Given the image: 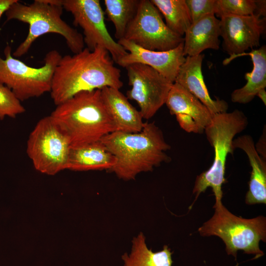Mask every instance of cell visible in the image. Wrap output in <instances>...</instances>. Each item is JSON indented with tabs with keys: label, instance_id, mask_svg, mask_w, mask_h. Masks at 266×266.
<instances>
[{
	"label": "cell",
	"instance_id": "18",
	"mask_svg": "<svg viewBox=\"0 0 266 266\" xmlns=\"http://www.w3.org/2000/svg\"><path fill=\"white\" fill-rule=\"evenodd\" d=\"M221 36L220 20L215 15H207L192 23L185 33L184 54L195 56L208 49L218 50Z\"/></svg>",
	"mask_w": 266,
	"mask_h": 266
},
{
	"label": "cell",
	"instance_id": "3",
	"mask_svg": "<svg viewBox=\"0 0 266 266\" xmlns=\"http://www.w3.org/2000/svg\"><path fill=\"white\" fill-rule=\"evenodd\" d=\"M71 147L100 141L116 131L100 90L80 92L57 105L50 115Z\"/></svg>",
	"mask_w": 266,
	"mask_h": 266
},
{
	"label": "cell",
	"instance_id": "22",
	"mask_svg": "<svg viewBox=\"0 0 266 266\" xmlns=\"http://www.w3.org/2000/svg\"><path fill=\"white\" fill-rule=\"evenodd\" d=\"M166 20L167 27L182 36L192 23L185 0H150Z\"/></svg>",
	"mask_w": 266,
	"mask_h": 266
},
{
	"label": "cell",
	"instance_id": "20",
	"mask_svg": "<svg viewBox=\"0 0 266 266\" xmlns=\"http://www.w3.org/2000/svg\"><path fill=\"white\" fill-rule=\"evenodd\" d=\"M249 55L253 67L251 72L245 74L247 82L242 87L234 90L231 94V100L235 103L245 104L252 101L258 93L266 87V46L252 49L235 58Z\"/></svg>",
	"mask_w": 266,
	"mask_h": 266
},
{
	"label": "cell",
	"instance_id": "13",
	"mask_svg": "<svg viewBox=\"0 0 266 266\" xmlns=\"http://www.w3.org/2000/svg\"><path fill=\"white\" fill-rule=\"evenodd\" d=\"M128 53L115 63L126 67L133 64H141L154 69L172 83H174L180 67L184 63V42L170 50L156 51L142 48L125 38L118 40Z\"/></svg>",
	"mask_w": 266,
	"mask_h": 266
},
{
	"label": "cell",
	"instance_id": "12",
	"mask_svg": "<svg viewBox=\"0 0 266 266\" xmlns=\"http://www.w3.org/2000/svg\"><path fill=\"white\" fill-rule=\"evenodd\" d=\"M265 18L254 14L248 16L229 15L220 20L222 47L230 57L223 61L226 65L249 49L260 46L266 30Z\"/></svg>",
	"mask_w": 266,
	"mask_h": 266
},
{
	"label": "cell",
	"instance_id": "2",
	"mask_svg": "<svg viewBox=\"0 0 266 266\" xmlns=\"http://www.w3.org/2000/svg\"><path fill=\"white\" fill-rule=\"evenodd\" d=\"M100 141L116 158L110 170L125 180L134 179L138 174L170 161L166 152L170 146L154 122H145L137 133L115 131Z\"/></svg>",
	"mask_w": 266,
	"mask_h": 266
},
{
	"label": "cell",
	"instance_id": "23",
	"mask_svg": "<svg viewBox=\"0 0 266 266\" xmlns=\"http://www.w3.org/2000/svg\"><path fill=\"white\" fill-rule=\"evenodd\" d=\"M140 0H104L105 14L114 25L115 36L123 38L127 27L135 16Z\"/></svg>",
	"mask_w": 266,
	"mask_h": 266
},
{
	"label": "cell",
	"instance_id": "27",
	"mask_svg": "<svg viewBox=\"0 0 266 266\" xmlns=\"http://www.w3.org/2000/svg\"><path fill=\"white\" fill-rule=\"evenodd\" d=\"M256 8L254 14L265 18L266 13V1L256 0Z\"/></svg>",
	"mask_w": 266,
	"mask_h": 266
},
{
	"label": "cell",
	"instance_id": "1",
	"mask_svg": "<svg viewBox=\"0 0 266 266\" xmlns=\"http://www.w3.org/2000/svg\"><path fill=\"white\" fill-rule=\"evenodd\" d=\"M109 53L102 47L93 51L84 48L73 55L62 57L54 72L51 97L58 105L84 91L123 86L121 70Z\"/></svg>",
	"mask_w": 266,
	"mask_h": 266
},
{
	"label": "cell",
	"instance_id": "5",
	"mask_svg": "<svg viewBox=\"0 0 266 266\" xmlns=\"http://www.w3.org/2000/svg\"><path fill=\"white\" fill-rule=\"evenodd\" d=\"M248 120L244 113L238 109L231 112L214 114L204 133L214 150V159L211 166L198 175L196 178L193 194L196 201L199 196L210 187L215 196V202L222 201V185L225 177L227 158L234 151V136L245 129Z\"/></svg>",
	"mask_w": 266,
	"mask_h": 266
},
{
	"label": "cell",
	"instance_id": "10",
	"mask_svg": "<svg viewBox=\"0 0 266 266\" xmlns=\"http://www.w3.org/2000/svg\"><path fill=\"white\" fill-rule=\"evenodd\" d=\"M62 6L73 16V24L83 30L87 48L93 51L97 47H102L114 62L128 53L108 32L99 0H62Z\"/></svg>",
	"mask_w": 266,
	"mask_h": 266
},
{
	"label": "cell",
	"instance_id": "14",
	"mask_svg": "<svg viewBox=\"0 0 266 266\" xmlns=\"http://www.w3.org/2000/svg\"><path fill=\"white\" fill-rule=\"evenodd\" d=\"M170 113L176 116L180 127L189 133L201 134L210 123L213 114L199 99L174 82L166 103Z\"/></svg>",
	"mask_w": 266,
	"mask_h": 266
},
{
	"label": "cell",
	"instance_id": "11",
	"mask_svg": "<svg viewBox=\"0 0 266 266\" xmlns=\"http://www.w3.org/2000/svg\"><path fill=\"white\" fill-rule=\"evenodd\" d=\"M125 68L131 86L127 98L136 102L143 119H149L165 104L174 83L145 65L133 64Z\"/></svg>",
	"mask_w": 266,
	"mask_h": 266
},
{
	"label": "cell",
	"instance_id": "19",
	"mask_svg": "<svg viewBox=\"0 0 266 266\" xmlns=\"http://www.w3.org/2000/svg\"><path fill=\"white\" fill-rule=\"evenodd\" d=\"M115 157L100 141L71 147L66 169L73 171L111 169Z\"/></svg>",
	"mask_w": 266,
	"mask_h": 266
},
{
	"label": "cell",
	"instance_id": "17",
	"mask_svg": "<svg viewBox=\"0 0 266 266\" xmlns=\"http://www.w3.org/2000/svg\"><path fill=\"white\" fill-rule=\"evenodd\" d=\"M103 101L111 116L116 131L140 132L144 125L139 111L136 109L119 89L104 87L100 90Z\"/></svg>",
	"mask_w": 266,
	"mask_h": 266
},
{
	"label": "cell",
	"instance_id": "4",
	"mask_svg": "<svg viewBox=\"0 0 266 266\" xmlns=\"http://www.w3.org/2000/svg\"><path fill=\"white\" fill-rule=\"evenodd\" d=\"M62 0H35L30 4L18 0L5 12L6 21L17 20L29 25L28 35L13 53L14 57H20L28 52L35 40L49 33L59 34L66 40L74 54L85 47L83 36L62 18Z\"/></svg>",
	"mask_w": 266,
	"mask_h": 266
},
{
	"label": "cell",
	"instance_id": "24",
	"mask_svg": "<svg viewBox=\"0 0 266 266\" xmlns=\"http://www.w3.org/2000/svg\"><path fill=\"white\" fill-rule=\"evenodd\" d=\"M256 0H217L215 15L222 18L226 16H248L254 14Z\"/></svg>",
	"mask_w": 266,
	"mask_h": 266
},
{
	"label": "cell",
	"instance_id": "9",
	"mask_svg": "<svg viewBox=\"0 0 266 266\" xmlns=\"http://www.w3.org/2000/svg\"><path fill=\"white\" fill-rule=\"evenodd\" d=\"M123 38L151 51H165L177 47L184 38L172 32L150 0H140L136 13Z\"/></svg>",
	"mask_w": 266,
	"mask_h": 266
},
{
	"label": "cell",
	"instance_id": "8",
	"mask_svg": "<svg viewBox=\"0 0 266 266\" xmlns=\"http://www.w3.org/2000/svg\"><path fill=\"white\" fill-rule=\"evenodd\" d=\"M70 148L68 138L49 115L39 120L30 134L27 153L36 170L54 175L66 169Z\"/></svg>",
	"mask_w": 266,
	"mask_h": 266
},
{
	"label": "cell",
	"instance_id": "15",
	"mask_svg": "<svg viewBox=\"0 0 266 266\" xmlns=\"http://www.w3.org/2000/svg\"><path fill=\"white\" fill-rule=\"evenodd\" d=\"M204 56L202 54L186 56L174 82L199 99L212 114L226 112L229 107L228 103L223 100L212 99L204 82L201 67Z\"/></svg>",
	"mask_w": 266,
	"mask_h": 266
},
{
	"label": "cell",
	"instance_id": "25",
	"mask_svg": "<svg viewBox=\"0 0 266 266\" xmlns=\"http://www.w3.org/2000/svg\"><path fill=\"white\" fill-rule=\"evenodd\" d=\"M25 110L12 91L0 82V120L5 117L15 118Z\"/></svg>",
	"mask_w": 266,
	"mask_h": 266
},
{
	"label": "cell",
	"instance_id": "21",
	"mask_svg": "<svg viewBox=\"0 0 266 266\" xmlns=\"http://www.w3.org/2000/svg\"><path fill=\"white\" fill-rule=\"evenodd\" d=\"M132 242L131 254L125 253L122 256L124 266H172V253L167 245H164L161 251L153 252L147 247L142 232Z\"/></svg>",
	"mask_w": 266,
	"mask_h": 266
},
{
	"label": "cell",
	"instance_id": "28",
	"mask_svg": "<svg viewBox=\"0 0 266 266\" xmlns=\"http://www.w3.org/2000/svg\"><path fill=\"white\" fill-rule=\"evenodd\" d=\"M17 0H0V18L8 7Z\"/></svg>",
	"mask_w": 266,
	"mask_h": 266
},
{
	"label": "cell",
	"instance_id": "29",
	"mask_svg": "<svg viewBox=\"0 0 266 266\" xmlns=\"http://www.w3.org/2000/svg\"><path fill=\"white\" fill-rule=\"evenodd\" d=\"M263 102L265 105L266 104V92L265 89L261 90L257 95Z\"/></svg>",
	"mask_w": 266,
	"mask_h": 266
},
{
	"label": "cell",
	"instance_id": "7",
	"mask_svg": "<svg viewBox=\"0 0 266 266\" xmlns=\"http://www.w3.org/2000/svg\"><path fill=\"white\" fill-rule=\"evenodd\" d=\"M4 54L5 59L0 56V82L10 89L21 101L50 92L54 72L62 57L58 51L48 52L40 67L30 66L13 57L9 45Z\"/></svg>",
	"mask_w": 266,
	"mask_h": 266
},
{
	"label": "cell",
	"instance_id": "26",
	"mask_svg": "<svg viewBox=\"0 0 266 266\" xmlns=\"http://www.w3.org/2000/svg\"><path fill=\"white\" fill-rule=\"evenodd\" d=\"M192 23L208 15H215L217 0H185Z\"/></svg>",
	"mask_w": 266,
	"mask_h": 266
},
{
	"label": "cell",
	"instance_id": "16",
	"mask_svg": "<svg viewBox=\"0 0 266 266\" xmlns=\"http://www.w3.org/2000/svg\"><path fill=\"white\" fill-rule=\"evenodd\" d=\"M234 149L242 150L247 155L252 171L245 202L247 205L266 204V163L257 152L253 139L245 134L233 139Z\"/></svg>",
	"mask_w": 266,
	"mask_h": 266
},
{
	"label": "cell",
	"instance_id": "6",
	"mask_svg": "<svg viewBox=\"0 0 266 266\" xmlns=\"http://www.w3.org/2000/svg\"><path fill=\"white\" fill-rule=\"evenodd\" d=\"M213 216L198 229L200 236H216L225 245L228 255L236 259L238 250L255 255L254 259L264 255L260 242L266 241V217L260 215L246 219L231 212L222 201L215 202Z\"/></svg>",
	"mask_w": 266,
	"mask_h": 266
}]
</instances>
